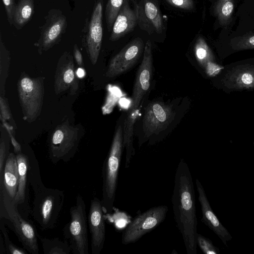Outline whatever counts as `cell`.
Here are the masks:
<instances>
[{
    "label": "cell",
    "instance_id": "obj_14",
    "mask_svg": "<svg viewBox=\"0 0 254 254\" xmlns=\"http://www.w3.org/2000/svg\"><path fill=\"white\" fill-rule=\"evenodd\" d=\"M102 201L94 197L90 202L88 223L91 235L92 254H100L105 240V224Z\"/></svg>",
    "mask_w": 254,
    "mask_h": 254
},
{
    "label": "cell",
    "instance_id": "obj_6",
    "mask_svg": "<svg viewBox=\"0 0 254 254\" xmlns=\"http://www.w3.org/2000/svg\"><path fill=\"white\" fill-rule=\"evenodd\" d=\"M69 213L70 220L63 230L64 239L68 243L72 254H89L86 205L79 194L70 208Z\"/></svg>",
    "mask_w": 254,
    "mask_h": 254
},
{
    "label": "cell",
    "instance_id": "obj_18",
    "mask_svg": "<svg viewBox=\"0 0 254 254\" xmlns=\"http://www.w3.org/2000/svg\"><path fill=\"white\" fill-rule=\"evenodd\" d=\"M137 23L136 11L131 8L126 0L114 22L110 40L115 41L131 32Z\"/></svg>",
    "mask_w": 254,
    "mask_h": 254
},
{
    "label": "cell",
    "instance_id": "obj_36",
    "mask_svg": "<svg viewBox=\"0 0 254 254\" xmlns=\"http://www.w3.org/2000/svg\"><path fill=\"white\" fill-rule=\"evenodd\" d=\"M85 74L84 70L82 68H78L76 71V75L78 77L81 78L84 76Z\"/></svg>",
    "mask_w": 254,
    "mask_h": 254
},
{
    "label": "cell",
    "instance_id": "obj_7",
    "mask_svg": "<svg viewBox=\"0 0 254 254\" xmlns=\"http://www.w3.org/2000/svg\"><path fill=\"white\" fill-rule=\"evenodd\" d=\"M80 135L78 129L68 123L58 126L53 132L49 142V157L53 164L62 161L68 162L74 156Z\"/></svg>",
    "mask_w": 254,
    "mask_h": 254
},
{
    "label": "cell",
    "instance_id": "obj_19",
    "mask_svg": "<svg viewBox=\"0 0 254 254\" xmlns=\"http://www.w3.org/2000/svg\"><path fill=\"white\" fill-rule=\"evenodd\" d=\"M72 56L65 52L61 57L55 75V88L56 93L67 89L75 79Z\"/></svg>",
    "mask_w": 254,
    "mask_h": 254
},
{
    "label": "cell",
    "instance_id": "obj_1",
    "mask_svg": "<svg viewBox=\"0 0 254 254\" xmlns=\"http://www.w3.org/2000/svg\"><path fill=\"white\" fill-rule=\"evenodd\" d=\"M172 203L176 226L181 233L187 254L197 253L195 192L188 164L181 159L176 169Z\"/></svg>",
    "mask_w": 254,
    "mask_h": 254
},
{
    "label": "cell",
    "instance_id": "obj_29",
    "mask_svg": "<svg viewBox=\"0 0 254 254\" xmlns=\"http://www.w3.org/2000/svg\"><path fill=\"white\" fill-rule=\"evenodd\" d=\"M197 245L205 254H219V249L215 246L212 241L197 233L196 237Z\"/></svg>",
    "mask_w": 254,
    "mask_h": 254
},
{
    "label": "cell",
    "instance_id": "obj_9",
    "mask_svg": "<svg viewBox=\"0 0 254 254\" xmlns=\"http://www.w3.org/2000/svg\"><path fill=\"white\" fill-rule=\"evenodd\" d=\"M18 91L22 112L28 122L40 114L43 102V81L40 78L24 77L18 83Z\"/></svg>",
    "mask_w": 254,
    "mask_h": 254
},
{
    "label": "cell",
    "instance_id": "obj_2",
    "mask_svg": "<svg viewBox=\"0 0 254 254\" xmlns=\"http://www.w3.org/2000/svg\"><path fill=\"white\" fill-rule=\"evenodd\" d=\"M152 73L151 43L148 40L145 46L142 62L136 73L131 101L124 124V147L126 149L125 168L129 167L135 154L133 146L134 125L138 117L139 106L150 86Z\"/></svg>",
    "mask_w": 254,
    "mask_h": 254
},
{
    "label": "cell",
    "instance_id": "obj_3",
    "mask_svg": "<svg viewBox=\"0 0 254 254\" xmlns=\"http://www.w3.org/2000/svg\"><path fill=\"white\" fill-rule=\"evenodd\" d=\"M28 183L34 192L31 210L33 218L42 231L55 228L63 207L64 191L46 187L40 175L29 177Z\"/></svg>",
    "mask_w": 254,
    "mask_h": 254
},
{
    "label": "cell",
    "instance_id": "obj_11",
    "mask_svg": "<svg viewBox=\"0 0 254 254\" xmlns=\"http://www.w3.org/2000/svg\"><path fill=\"white\" fill-rule=\"evenodd\" d=\"M44 18L45 23L39 27V38L34 44L40 53L59 43L67 26L66 17L59 9H51Z\"/></svg>",
    "mask_w": 254,
    "mask_h": 254
},
{
    "label": "cell",
    "instance_id": "obj_16",
    "mask_svg": "<svg viewBox=\"0 0 254 254\" xmlns=\"http://www.w3.org/2000/svg\"><path fill=\"white\" fill-rule=\"evenodd\" d=\"M136 12L140 28L148 34H160L162 32L163 24L160 11L154 3L146 1L143 5L137 6Z\"/></svg>",
    "mask_w": 254,
    "mask_h": 254
},
{
    "label": "cell",
    "instance_id": "obj_37",
    "mask_svg": "<svg viewBox=\"0 0 254 254\" xmlns=\"http://www.w3.org/2000/svg\"></svg>",
    "mask_w": 254,
    "mask_h": 254
},
{
    "label": "cell",
    "instance_id": "obj_30",
    "mask_svg": "<svg viewBox=\"0 0 254 254\" xmlns=\"http://www.w3.org/2000/svg\"><path fill=\"white\" fill-rule=\"evenodd\" d=\"M4 5L7 21L10 25L13 24V17L16 4L14 0H2Z\"/></svg>",
    "mask_w": 254,
    "mask_h": 254
},
{
    "label": "cell",
    "instance_id": "obj_34",
    "mask_svg": "<svg viewBox=\"0 0 254 254\" xmlns=\"http://www.w3.org/2000/svg\"><path fill=\"white\" fill-rule=\"evenodd\" d=\"M73 54L77 64L79 65H81L83 63L82 57L76 44L73 47Z\"/></svg>",
    "mask_w": 254,
    "mask_h": 254
},
{
    "label": "cell",
    "instance_id": "obj_21",
    "mask_svg": "<svg viewBox=\"0 0 254 254\" xmlns=\"http://www.w3.org/2000/svg\"><path fill=\"white\" fill-rule=\"evenodd\" d=\"M19 184V171L16 154L8 153L4 165L3 187L9 196L14 199L17 193ZM0 187V188H1Z\"/></svg>",
    "mask_w": 254,
    "mask_h": 254
},
{
    "label": "cell",
    "instance_id": "obj_22",
    "mask_svg": "<svg viewBox=\"0 0 254 254\" xmlns=\"http://www.w3.org/2000/svg\"><path fill=\"white\" fill-rule=\"evenodd\" d=\"M19 171V184L14 199V203L18 206L25 202L26 187L28 183L29 159L27 154L22 152L16 154Z\"/></svg>",
    "mask_w": 254,
    "mask_h": 254
},
{
    "label": "cell",
    "instance_id": "obj_28",
    "mask_svg": "<svg viewBox=\"0 0 254 254\" xmlns=\"http://www.w3.org/2000/svg\"><path fill=\"white\" fill-rule=\"evenodd\" d=\"M0 230L2 233L6 254H26L25 249L19 248L13 244L9 239L7 230L4 226V222L0 218Z\"/></svg>",
    "mask_w": 254,
    "mask_h": 254
},
{
    "label": "cell",
    "instance_id": "obj_33",
    "mask_svg": "<svg viewBox=\"0 0 254 254\" xmlns=\"http://www.w3.org/2000/svg\"><path fill=\"white\" fill-rule=\"evenodd\" d=\"M0 113L1 118H3L4 120L9 119L10 118V114L8 107L6 104L4 100L0 97Z\"/></svg>",
    "mask_w": 254,
    "mask_h": 254
},
{
    "label": "cell",
    "instance_id": "obj_24",
    "mask_svg": "<svg viewBox=\"0 0 254 254\" xmlns=\"http://www.w3.org/2000/svg\"><path fill=\"white\" fill-rule=\"evenodd\" d=\"M44 254H69L71 253L68 243L59 238L48 239L39 236Z\"/></svg>",
    "mask_w": 254,
    "mask_h": 254
},
{
    "label": "cell",
    "instance_id": "obj_4",
    "mask_svg": "<svg viewBox=\"0 0 254 254\" xmlns=\"http://www.w3.org/2000/svg\"><path fill=\"white\" fill-rule=\"evenodd\" d=\"M124 147V132L120 125L116 129L108 155L102 167V203L106 212L114 208L117 188L119 168Z\"/></svg>",
    "mask_w": 254,
    "mask_h": 254
},
{
    "label": "cell",
    "instance_id": "obj_27",
    "mask_svg": "<svg viewBox=\"0 0 254 254\" xmlns=\"http://www.w3.org/2000/svg\"><path fill=\"white\" fill-rule=\"evenodd\" d=\"M231 46L235 51L254 49V34L235 38L231 41Z\"/></svg>",
    "mask_w": 254,
    "mask_h": 254
},
{
    "label": "cell",
    "instance_id": "obj_8",
    "mask_svg": "<svg viewBox=\"0 0 254 254\" xmlns=\"http://www.w3.org/2000/svg\"><path fill=\"white\" fill-rule=\"evenodd\" d=\"M168 207L156 206L136 215L124 230L122 243H134L159 225L165 219Z\"/></svg>",
    "mask_w": 254,
    "mask_h": 254
},
{
    "label": "cell",
    "instance_id": "obj_17",
    "mask_svg": "<svg viewBox=\"0 0 254 254\" xmlns=\"http://www.w3.org/2000/svg\"><path fill=\"white\" fill-rule=\"evenodd\" d=\"M224 82L230 89H254V65L246 64L234 67L226 74Z\"/></svg>",
    "mask_w": 254,
    "mask_h": 254
},
{
    "label": "cell",
    "instance_id": "obj_13",
    "mask_svg": "<svg viewBox=\"0 0 254 254\" xmlns=\"http://www.w3.org/2000/svg\"><path fill=\"white\" fill-rule=\"evenodd\" d=\"M143 46L142 40L138 37L129 42L111 60L106 76L114 77L131 68L141 56Z\"/></svg>",
    "mask_w": 254,
    "mask_h": 254
},
{
    "label": "cell",
    "instance_id": "obj_10",
    "mask_svg": "<svg viewBox=\"0 0 254 254\" xmlns=\"http://www.w3.org/2000/svg\"><path fill=\"white\" fill-rule=\"evenodd\" d=\"M103 0L95 3L91 17L86 18L83 27L82 44L93 64L98 59L103 39Z\"/></svg>",
    "mask_w": 254,
    "mask_h": 254
},
{
    "label": "cell",
    "instance_id": "obj_20",
    "mask_svg": "<svg viewBox=\"0 0 254 254\" xmlns=\"http://www.w3.org/2000/svg\"><path fill=\"white\" fill-rule=\"evenodd\" d=\"M194 54L197 61L209 76H216L223 68V66L215 62L214 57L211 49L201 37H198L196 41Z\"/></svg>",
    "mask_w": 254,
    "mask_h": 254
},
{
    "label": "cell",
    "instance_id": "obj_26",
    "mask_svg": "<svg viewBox=\"0 0 254 254\" xmlns=\"http://www.w3.org/2000/svg\"><path fill=\"white\" fill-rule=\"evenodd\" d=\"M124 0H108L105 8V18L109 32H111L113 24L124 3Z\"/></svg>",
    "mask_w": 254,
    "mask_h": 254
},
{
    "label": "cell",
    "instance_id": "obj_35",
    "mask_svg": "<svg viewBox=\"0 0 254 254\" xmlns=\"http://www.w3.org/2000/svg\"><path fill=\"white\" fill-rule=\"evenodd\" d=\"M0 254H6V249L1 232L0 233Z\"/></svg>",
    "mask_w": 254,
    "mask_h": 254
},
{
    "label": "cell",
    "instance_id": "obj_32",
    "mask_svg": "<svg viewBox=\"0 0 254 254\" xmlns=\"http://www.w3.org/2000/svg\"><path fill=\"white\" fill-rule=\"evenodd\" d=\"M3 124L5 127L7 129L9 135L10 136L11 143L14 147V152L15 153V154H16L18 153L22 152V148L20 144L16 140V139L13 137L12 134L11 133V131L9 130V127L6 123H3Z\"/></svg>",
    "mask_w": 254,
    "mask_h": 254
},
{
    "label": "cell",
    "instance_id": "obj_23",
    "mask_svg": "<svg viewBox=\"0 0 254 254\" xmlns=\"http://www.w3.org/2000/svg\"><path fill=\"white\" fill-rule=\"evenodd\" d=\"M34 12V0H19L13 17V26L22 29L32 18Z\"/></svg>",
    "mask_w": 254,
    "mask_h": 254
},
{
    "label": "cell",
    "instance_id": "obj_25",
    "mask_svg": "<svg viewBox=\"0 0 254 254\" xmlns=\"http://www.w3.org/2000/svg\"><path fill=\"white\" fill-rule=\"evenodd\" d=\"M234 8L233 0H218L217 1L214 8V11L221 25H226L230 22Z\"/></svg>",
    "mask_w": 254,
    "mask_h": 254
},
{
    "label": "cell",
    "instance_id": "obj_15",
    "mask_svg": "<svg viewBox=\"0 0 254 254\" xmlns=\"http://www.w3.org/2000/svg\"><path fill=\"white\" fill-rule=\"evenodd\" d=\"M195 184L198 194L202 222L212 230L221 240L222 242L227 246V243L232 239V237L228 230L221 224L211 208L207 197L204 189L198 180L195 179Z\"/></svg>",
    "mask_w": 254,
    "mask_h": 254
},
{
    "label": "cell",
    "instance_id": "obj_31",
    "mask_svg": "<svg viewBox=\"0 0 254 254\" xmlns=\"http://www.w3.org/2000/svg\"><path fill=\"white\" fill-rule=\"evenodd\" d=\"M171 5L181 9L191 10L193 8V0H166Z\"/></svg>",
    "mask_w": 254,
    "mask_h": 254
},
{
    "label": "cell",
    "instance_id": "obj_12",
    "mask_svg": "<svg viewBox=\"0 0 254 254\" xmlns=\"http://www.w3.org/2000/svg\"><path fill=\"white\" fill-rule=\"evenodd\" d=\"M174 116V110L170 105L159 101L150 103L145 108L142 120L145 138H148L165 129Z\"/></svg>",
    "mask_w": 254,
    "mask_h": 254
},
{
    "label": "cell",
    "instance_id": "obj_5",
    "mask_svg": "<svg viewBox=\"0 0 254 254\" xmlns=\"http://www.w3.org/2000/svg\"><path fill=\"white\" fill-rule=\"evenodd\" d=\"M13 200L3 187L0 188V218L10 222L12 230L26 251L39 254L37 231L31 222L22 216Z\"/></svg>",
    "mask_w": 254,
    "mask_h": 254
}]
</instances>
